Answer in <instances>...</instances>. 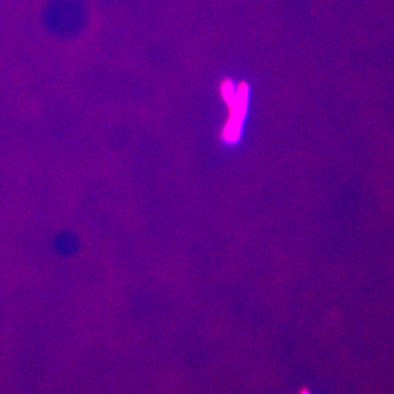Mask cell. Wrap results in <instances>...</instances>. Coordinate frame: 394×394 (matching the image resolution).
<instances>
[{
    "label": "cell",
    "mask_w": 394,
    "mask_h": 394,
    "mask_svg": "<svg viewBox=\"0 0 394 394\" xmlns=\"http://www.w3.org/2000/svg\"><path fill=\"white\" fill-rule=\"evenodd\" d=\"M300 394H310V393L306 388H303L302 391H300Z\"/></svg>",
    "instance_id": "cell-2"
},
{
    "label": "cell",
    "mask_w": 394,
    "mask_h": 394,
    "mask_svg": "<svg viewBox=\"0 0 394 394\" xmlns=\"http://www.w3.org/2000/svg\"><path fill=\"white\" fill-rule=\"evenodd\" d=\"M222 92L225 101L232 106V115L230 116L228 123L225 129L224 136L226 140L233 142L238 138L242 120L245 117L246 106H247V97L249 87L247 85L242 83L235 96V91L233 81L226 80L222 86Z\"/></svg>",
    "instance_id": "cell-1"
}]
</instances>
